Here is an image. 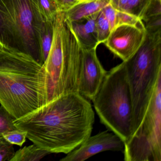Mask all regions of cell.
<instances>
[{"label":"cell","instance_id":"5","mask_svg":"<svg viewBox=\"0 0 161 161\" xmlns=\"http://www.w3.org/2000/svg\"><path fill=\"white\" fill-rule=\"evenodd\" d=\"M36 0H0V43L42 64L40 36L44 23Z\"/></svg>","mask_w":161,"mask_h":161},{"label":"cell","instance_id":"6","mask_svg":"<svg viewBox=\"0 0 161 161\" xmlns=\"http://www.w3.org/2000/svg\"><path fill=\"white\" fill-rule=\"evenodd\" d=\"M92 101L102 123L127 142L132 135V103L124 62L107 71Z\"/></svg>","mask_w":161,"mask_h":161},{"label":"cell","instance_id":"27","mask_svg":"<svg viewBox=\"0 0 161 161\" xmlns=\"http://www.w3.org/2000/svg\"><path fill=\"white\" fill-rule=\"evenodd\" d=\"M92 1H94V0H80V3L85 2Z\"/></svg>","mask_w":161,"mask_h":161},{"label":"cell","instance_id":"4","mask_svg":"<svg viewBox=\"0 0 161 161\" xmlns=\"http://www.w3.org/2000/svg\"><path fill=\"white\" fill-rule=\"evenodd\" d=\"M123 62L132 103V135L144 118L161 77V30L147 31L145 41L139 49Z\"/></svg>","mask_w":161,"mask_h":161},{"label":"cell","instance_id":"12","mask_svg":"<svg viewBox=\"0 0 161 161\" xmlns=\"http://www.w3.org/2000/svg\"><path fill=\"white\" fill-rule=\"evenodd\" d=\"M111 0H94L81 2L76 4L66 12L67 18L70 21H78L100 12L110 3Z\"/></svg>","mask_w":161,"mask_h":161},{"label":"cell","instance_id":"10","mask_svg":"<svg viewBox=\"0 0 161 161\" xmlns=\"http://www.w3.org/2000/svg\"><path fill=\"white\" fill-rule=\"evenodd\" d=\"M107 72L98 58L97 48L84 50L78 93L86 99L92 100L98 91Z\"/></svg>","mask_w":161,"mask_h":161},{"label":"cell","instance_id":"2","mask_svg":"<svg viewBox=\"0 0 161 161\" xmlns=\"http://www.w3.org/2000/svg\"><path fill=\"white\" fill-rule=\"evenodd\" d=\"M43 64L29 54L0 49V103L16 119L44 106Z\"/></svg>","mask_w":161,"mask_h":161},{"label":"cell","instance_id":"16","mask_svg":"<svg viewBox=\"0 0 161 161\" xmlns=\"http://www.w3.org/2000/svg\"><path fill=\"white\" fill-rule=\"evenodd\" d=\"M96 27L99 44H104L111 33V30L109 22L102 10L98 13L96 19Z\"/></svg>","mask_w":161,"mask_h":161},{"label":"cell","instance_id":"26","mask_svg":"<svg viewBox=\"0 0 161 161\" xmlns=\"http://www.w3.org/2000/svg\"><path fill=\"white\" fill-rule=\"evenodd\" d=\"M129 0H111L110 3L116 11H125Z\"/></svg>","mask_w":161,"mask_h":161},{"label":"cell","instance_id":"24","mask_svg":"<svg viewBox=\"0 0 161 161\" xmlns=\"http://www.w3.org/2000/svg\"><path fill=\"white\" fill-rule=\"evenodd\" d=\"M146 31L148 32H155L161 30V15L149 19L144 21Z\"/></svg>","mask_w":161,"mask_h":161},{"label":"cell","instance_id":"25","mask_svg":"<svg viewBox=\"0 0 161 161\" xmlns=\"http://www.w3.org/2000/svg\"><path fill=\"white\" fill-rule=\"evenodd\" d=\"M59 10L66 12L76 4L80 3V0H55Z\"/></svg>","mask_w":161,"mask_h":161},{"label":"cell","instance_id":"14","mask_svg":"<svg viewBox=\"0 0 161 161\" xmlns=\"http://www.w3.org/2000/svg\"><path fill=\"white\" fill-rule=\"evenodd\" d=\"M54 22L46 21L44 23L41 31L40 36V47L43 65L47 57L51 47L53 36Z\"/></svg>","mask_w":161,"mask_h":161},{"label":"cell","instance_id":"20","mask_svg":"<svg viewBox=\"0 0 161 161\" xmlns=\"http://www.w3.org/2000/svg\"><path fill=\"white\" fill-rule=\"evenodd\" d=\"M15 119L3 107L0 106V135L3 133L16 129L14 122Z\"/></svg>","mask_w":161,"mask_h":161},{"label":"cell","instance_id":"11","mask_svg":"<svg viewBox=\"0 0 161 161\" xmlns=\"http://www.w3.org/2000/svg\"><path fill=\"white\" fill-rule=\"evenodd\" d=\"M99 13L80 21H69L73 31L84 50L97 48L99 45L96 27V19Z\"/></svg>","mask_w":161,"mask_h":161},{"label":"cell","instance_id":"9","mask_svg":"<svg viewBox=\"0 0 161 161\" xmlns=\"http://www.w3.org/2000/svg\"><path fill=\"white\" fill-rule=\"evenodd\" d=\"M125 142L113 132L106 130L91 136L66 154L61 161H83L106 151L123 152Z\"/></svg>","mask_w":161,"mask_h":161},{"label":"cell","instance_id":"7","mask_svg":"<svg viewBox=\"0 0 161 161\" xmlns=\"http://www.w3.org/2000/svg\"><path fill=\"white\" fill-rule=\"evenodd\" d=\"M123 152L126 161H161V77L144 118L125 142Z\"/></svg>","mask_w":161,"mask_h":161},{"label":"cell","instance_id":"1","mask_svg":"<svg viewBox=\"0 0 161 161\" xmlns=\"http://www.w3.org/2000/svg\"><path fill=\"white\" fill-rule=\"evenodd\" d=\"M95 113L78 93L62 96L14 123L27 138L50 153L67 154L91 136Z\"/></svg>","mask_w":161,"mask_h":161},{"label":"cell","instance_id":"3","mask_svg":"<svg viewBox=\"0 0 161 161\" xmlns=\"http://www.w3.org/2000/svg\"><path fill=\"white\" fill-rule=\"evenodd\" d=\"M83 52L65 12L59 11L50 50L43 65L44 106L64 95L78 93Z\"/></svg>","mask_w":161,"mask_h":161},{"label":"cell","instance_id":"19","mask_svg":"<svg viewBox=\"0 0 161 161\" xmlns=\"http://www.w3.org/2000/svg\"><path fill=\"white\" fill-rule=\"evenodd\" d=\"M144 22L139 18L127 12L117 11L115 27L121 25L138 26Z\"/></svg>","mask_w":161,"mask_h":161},{"label":"cell","instance_id":"28","mask_svg":"<svg viewBox=\"0 0 161 161\" xmlns=\"http://www.w3.org/2000/svg\"><path fill=\"white\" fill-rule=\"evenodd\" d=\"M3 47L2 45V44H1V43H0V49L2 48Z\"/></svg>","mask_w":161,"mask_h":161},{"label":"cell","instance_id":"8","mask_svg":"<svg viewBox=\"0 0 161 161\" xmlns=\"http://www.w3.org/2000/svg\"><path fill=\"white\" fill-rule=\"evenodd\" d=\"M146 35L144 23L136 26L119 25L112 30L104 44L114 55L125 62L139 49Z\"/></svg>","mask_w":161,"mask_h":161},{"label":"cell","instance_id":"17","mask_svg":"<svg viewBox=\"0 0 161 161\" xmlns=\"http://www.w3.org/2000/svg\"><path fill=\"white\" fill-rule=\"evenodd\" d=\"M151 0H129L124 12L142 19Z\"/></svg>","mask_w":161,"mask_h":161},{"label":"cell","instance_id":"15","mask_svg":"<svg viewBox=\"0 0 161 161\" xmlns=\"http://www.w3.org/2000/svg\"><path fill=\"white\" fill-rule=\"evenodd\" d=\"M36 2L43 19L47 22H54L60 11L55 0H36Z\"/></svg>","mask_w":161,"mask_h":161},{"label":"cell","instance_id":"13","mask_svg":"<svg viewBox=\"0 0 161 161\" xmlns=\"http://www.w3.org/2000/svg\"><path fill=\"white\" fill-rule=\"evenodd\" d=\"M50 153L33 144L18 150L10 161H38Z\"/></svg>","mask_w":161,"mask_h":161},{"label":"cell","instance_id":"23","mask_svg":"<svg viewBox=\"0 0 161 161\" xmlns=\"http://www.w3.org/2000/svg\"><path fill=\"white\" fill-rule=\"evenodd\" d=\"M104 17L109 22L111 31L115 27L117 11L112 6L111 3L106 5L102 10Z\"/></svg>","mask_w":161,"mask_h":161},{"label":"cell","instance_id":"22","mask_svg":"<svg viewBox=\"0 0 161 161\" xmlns=\"http://www.w3.org/2000/svg\"><path fill=\"white\" fill-rule=\"evenodd\" d=\"M161 15V0H151L142 19L143 22L149 19Z\"/></svg>","mask_w":161,"mask_h":161},{"label":"cell","instance_id":"21","mask_svg":"<svg viewBox=\"0 0 161 161\" xmlns=\"http://www.w3.org/2000/svg\"><path fill=\"white\" fill-rule=\"evenodd\" d=\"M13 144L7 142L0 135V161H10L15 154Z\"/></svg>","mask_w":161,"mask_h":161},{"label":"cell","instance_id":"18","mask_svg":"<svg viewBox=\"0 0 161 161\" xmlns=\"http://www.w3.org/2000/svg\"><path fill=\"white\" fill-rule=\"evenodd\" d=\"M27 132L26 131L18 129L5 132L2 134L4 139L13 145L22 146L27 138Z\"/></svg>","mask_w":161,"mask_h":161}]
</instances>
